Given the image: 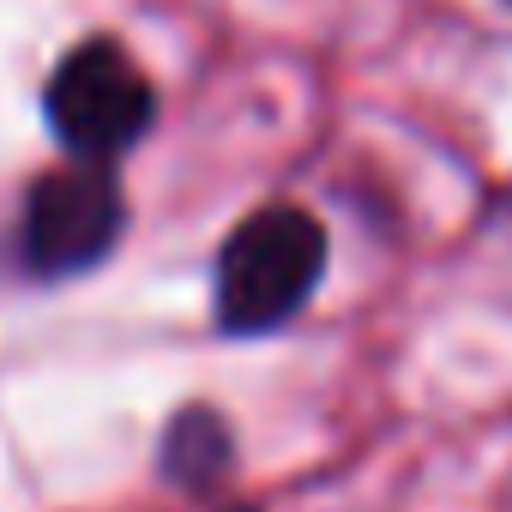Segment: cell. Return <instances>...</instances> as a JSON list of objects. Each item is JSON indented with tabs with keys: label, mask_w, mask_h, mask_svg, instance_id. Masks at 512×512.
Masks as SVG:
<instances>
[{
	"label": "cell",
	"mask_w": 512,
	"mask_h": 512,
	"mask_svg": "<svg viewBox=\"0 0 512 512\" xmlns=\"http://www.w3.org/2000/svg\"><path fill=\"white\" fill-rule=\"evenodd\" d=\"M326 272V229L296 205L253 211L217 253V320L223 332H272L296 320Z\"/></svg>",
	"instance_id": "1"
},
{
	"label": "cell",
	"mask_w": 512,
	"mask_h": 512,
	"mask_svg": "<svg viewBox=\"0 0 512 512\" xmlns=\"http://www.w3.org/2000/svg\"><path fill=\"white\" fill-rule=\"evenodd\" d=\"M49 121L79 163H103L151 127V85L115 43H79L49 79Z\"/></svg>",
	"instance_id": "2"
},
{
	"label": "cell",
	"mask_w": 512,
	"mask_h": 512,
	"mask_svg": "<svg viewBox=\"0 0 512 512\" xmlns=\"http://www.w3.org/2000/svg\"><path fill=\"white\" fill-rule=\"evenodd\" d=\"M121 187L103 163L55 169L25 199V266L43 278H73L97 266L121 235Z\"/></svg>",
	"instance_id": "3"
},
{
	"label": "cell",
	"mask_w": 512,
	"mask_h": 512,
	"mask_svg": "<svg viewBox=\"0 0 512 512\" xmlns=\"http://www.w3.org/2000/svg\"><path fill=\"white\" fill-rule=\"evenodd\" d=\"M163 470L181 482V488H211L223 470H229V428L217 410L193 404L169 422L163 434Z\"/></svg>",
	"instance_id": "4"
}]
</instances>
